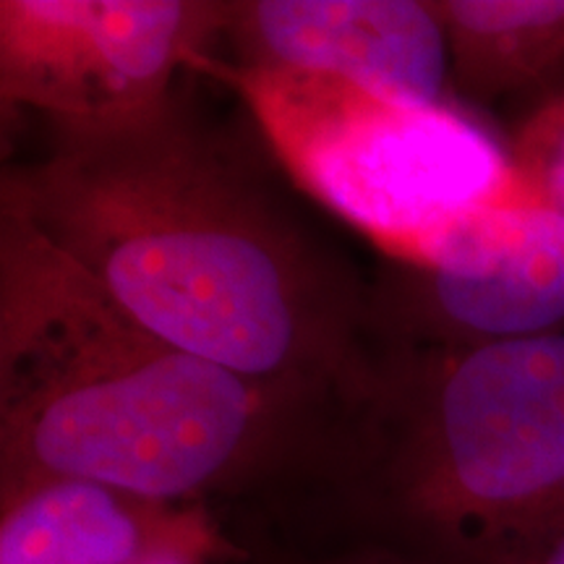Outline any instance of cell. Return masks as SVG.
Returning a JSON list of instances; mask_svg holds the SVG:
<instances>
[{
    "instance_id": "obj_13",
    "label": "cell",
    "mask_w": 564,
    "mask_h": 564,
    "mask_svg": "<svg viewBox=\"0 0 564 564\" xmlns=\"http://www.w3.org/2000/svg\"><path fill=\"white\" fill-rule=\"evenodd\" d=\"M528 564H564V528Z\"/></svg>"
},
{
    "instance_id": "obj_9",
    "label": "cell",
    "mask_w": 564,
    "mask_h": 564,
    "mask_svg": "<svg viewBox=\"0 0 564 564\" xmlns=\"http://www.w3.org/2000/svg\"><path fill=\"white\" fill-rule=\"evenodd\" d=\"M449 45L453 97L489 110L564 87V0H434Z\"/></svg>"
},
{
    "instance_id": "obj_11",
    "label": "cell",
    "mask_w": 564,
    "mask_h": 564,
    "mask_svg": "<svg viewBox=\"0 0 564 564\" xmlns=\"http://www.w3.org/2000/svg\"><path fill=\"white\" fill-rule=\"evenodd\" d=\"M272 564H413V562L387 546L369 544V541H356L352 546L335 554L306 556V560H280Z\"/></svg>"
},
{
    "instance_id": "obj_1",
    "label": "cell",
    "mask_w": 564,
    "mask_h": 564,
    "mask_svg": "<svg viewBox=\"0 0 564 564\" xmlns=\"http://www.w3.org/2000/svg\"><path fill=\"white\" fill-rule=\"evenodd\" d=\"M241 137L181 84L133 121L42 129L6 162L0 209L160 340L356 411L379 358L371 274L303 212L262 137Z\"/></svg>"
},
{
    "instance_id": "obj_6",
    "label": "cell",
    "mask_w": 564,
    "mask_h": 564,
    "mask_svg": "<svg viewBox=\"0 0 564 564\" xmlns=\"http://www.w3.org/2000/svg\"><path fill=\"white\" fill-rule=\"evenodd\" d=\"M377 350H455L564 335V220L541 202L470 212L419 264L371 272Z\"/></svg>"
},
{
    "instance_id": "obj_10",
    "label": "cell",
    "mask_w": 564,
    "mask_h": 564,
    "mask_svg": "<svg viewBox=\"0 0 564 564\" xmlns=\"http://www.w3.org/2000/svg\"><path fill=\"white\" fill-rule=\"evenodd\" d=\"M505 144L528 192L564 220V87L533 102Z\"/></svg>"
},
{
    "instance_id": "obj_2",
    "label": "cell",
    "mask_w": 564,
    "mask_h": 564,
    "mask_svg": "<svg viewBox=\"0 0 564 564\" xmlns=\"http://www.w3.org/2000/svg\"><path fill=\"white\" fill-rule=\"evenodd\" d=\"M352 413L160 340L0 209V497L45 478L167 505L314 494Z\"/></svg>"
},
{
    "instance_id": "obj_12",
    "label": "cell",
    "mask_w": 564,
    "mask_h": 564,
    "mask_svg": "<svg viewBox=\"0 0 564 564\" xmlns=\"http://www.w3.org/2000/svg\"><path fill=\"white\" fill-rule=\"evenodd\" d=\"M238 554H241L238 546L230 544L228 535H225V539L202 541V544L167 549V552L152 556V560L144 564H217L223 560H236Z\"/></svg>"
},
{
    "instance_id": "obj_8",
    "label": "cell",
    "mask_w": 564,
    "mask_h": 564,
    "mask_svg": "<svg viewBox=\"0 0 564 564\" xmlns=\"http://www.w3.org/2000/svg\"><path fill=\"white\" fill-rule=\"evenodd\" d=\"M225 539L209 505H167L89 478H45L0 497V564H144Z\"/></svg>"
},
{
    "instance_id": "obj_3",
    "label": "cell",
    "mask_w": 564,
    "mask_h": 564,
    "mask_svg": "<svg viewBox=\"0 0 564 564\" xmlns=\"http://www.w3.org/2000/svg\"><path fill=\"white\" fill-rule=\"evenodd\" d=\"M312 497L413 564H528L564 528V335L379 350Z\"/></svg>"
},
{
    "instance_id": "obj_7",
    "label": "cell",
    "mask_w": 564,
    "mask_h": 564,
    "mask_svg": "<svg viewBox=\"0 0 564 564\" xmlns=\"http://www.w3.org/2000/svg\"><path fill=\"white\" fill-rule=\"evenodd\" d=\"M199 58L327 76L421 108L457 105L434 0H223Z\"/></svg>"
},
{
    "instance_id": "obj_5",
    "label": "cell",
    "mask_w": 564,
    "mask_h": 564,
    "mask_svg": "<svg viewBox=\"0 0 564 564\" xmlns=\"http://www.w3.org/2000/svg\"><path fill=\"white\" fill-rule=\"evenodd\" d=\"M212 0H0V110L42 129H108L181 87L215 40Z\"/></svg>"
},
{
    "instance_id": "obj_4",
    "label": "cell",
    "mask_w": 564,
    "mask_h": 564,
    "mask_svg": "<svg viewBox=\"0 0 564 564\" xmlns=\"http://www.w3.org/2000/svg\"><path fill=\"white\" fill-rule=\"evenodd\" d=\"M301 194L377 246L387 262L419 264L470 212L539 202L507 144L460 105L421 108L327 76L243 70L196 58Z\"/></svg>"
}]
</instances>
